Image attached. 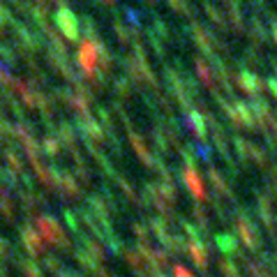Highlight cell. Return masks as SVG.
<instances>
[{"label":"cell","mask_w":277,"mask_h":277,"mask_svg":"<svg viewBox=\"0 0 277 277\" xmlns=\"http://www.w3.org/2000/svg\"><path fill=\"white\" fill-rule=\"evenodd\" d=\"M95 60H97V56H95V49H92L90 44H83V46H81V53H79V63L83 65V70H86V72H92V67H95Z\"/></svg>","instance_id":"1"},{"label":"cell","mask_w":277,"mask_h":277,"mask_svg":"<svg viewBox=\"0 0 277 277\" xmlns=\"http://www.w3.org/2000/svg\"><path fill=\"white\" fill-rule=\"evenodd\" d=\"M185 178H187V180H190V183H192L190 187H192V190L196 192V194H199V196L203 194V190H201V187H199V178H196V176L192 174V171H187V174H185Z\"/></svg>","instance_id":"2"}]
</instances>
